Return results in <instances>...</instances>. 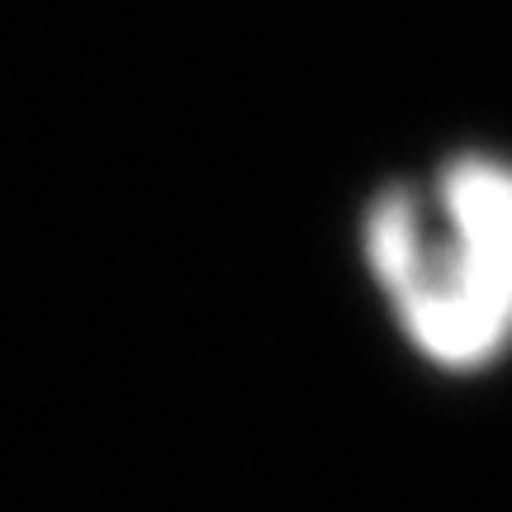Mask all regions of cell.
<instances>
[{
	"label": "cell",
	"instance_id": "cell-1",
	"mask_svg": "<svg viewBox=\"0 0 512 512\" xmlns=\"http://www.w3.org/2000/svg\"><path fill=\"white\" fill-rule=\"evenodd\" d=\"M366 261L403 332L441 366H484L512 337V166L465 157L432 195L370 204Z\"/></svg>",
	"mask_w": 512,
	"mask_h": 512
}]
</instances>
